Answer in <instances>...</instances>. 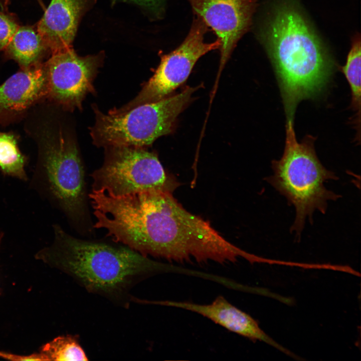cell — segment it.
<instances>
[{
	"mask_svg": "<svg viewBox=\"0 0 361 361\" xmlns=\"http://www.w3.org/2000/svg\"><path fill=\"white\" fill-rule=\"evenodd\" d=\"M62 108L48 102L29 112L27 132L38 150L37 174L49 198L80 235L91 236L86 171L74 127Z\"/></svg>",
	"mask_w": 361,
	"mask_h": 361,
	"instance_id": "obj_1",
	"label": "cell"
},
{
	"mask_svg": "<svg viewBox=\"0 0 361 361\" xmlns=\"http://www.w3.org/2000/svg\"><path fill=\"white\" fill-rule=\"evenodd\" d=\"M54 241L39 257L70 276L88 292L128 308L132 289L165 266L121 243L84 239L53 225Z\"/></svg>",
	"mask_w": 361,
	"mask_h": 361,
	"instance_id": "obj_2",
	"label": "cell"
},
{
	"mask_svg": "<svg viewBox=\"0 0 361 361\" xmlns=\"http://www.w3.org/2000/svg\"><path fill=\"white\" fill-rule=\"evenodd\" d=\"M262 37L275 70L286 121H294L298 103L316 98L324 90L334 62L292 2L277 5Z\"/></svg>",
	"mask_w": 361,
	"mask_h": 361,
	"instance_id": "obj_3",
	"label": "cell"
},
{
	"mask_svg": "<svg viewBox=\"0 0 361 361\" xmlns=\"http://www.w3.org/2000/svg\"><path fill=\"white\" fill-rule=\"evenodd\" d=\"M285 128L283 153L280 159L272 161L273 174L266 180L294 207L295 218L290 230L300 237L306 220L312 221L315 211L325 214L328 201L340 198L324 186L326 182L338 178L319 160L314 148L315 137L307 135L298 141L291 120L286 121Z\"/></svg>",
	"mask_w": 361,
	"mask_h": 361,
	"instance_id": "obj_4",
	"label": "cell"
},
{
	"mask_svg": "<svg viewBox=\"0 0 361 361\" xmlns=\"http://www.w3.org/2000/svg\"><path fill=\"white\" fill-rule=\"evenodd\" d=\"M196 90L188 87L174 96L117 114L104 113L93 104L95 122L90 128L93 143L103 148H146L159 137L172 132L178 115L190 102Z\"/></svg>",
	"mask_w": 361,
	"mask_h": 361,
	"instance_id": "obj_5",
	"label": "cell"
},
{
	"mask_svg": "<svg viewBox=\"0 0 361 361\" xmlns=\"http://www.w3.org/2000/svg\"><path fill=\"white\" fill-rule=\"evenodd\" d=\"M104 148L103 162L91 175L92 190L122 196L152 191L171 193L176 187L156 153L141 147Z\"/></svg>",
	"mask_w": 361,
	"mask_h": 361,
	"instance_id": "obj_6",
	"label": "cell"
},
{
	"mask_svg": "<svg viewBox=\"0 0 361 361\" xmlns=\"http://www.w3.org/2000/svg\"><path fill=\"white\" fill-rule=\"evenodd\" d=\"M208 26L199 17L194 18L190 31L183 42L174 50L161 57L153 75L138 94L128 103L109 111L110 114L126 112L142 104L159 101L167 97L188 78L197 61L210 51L219 49L217 39L206 43Z\"/></svg>",
	"mask_w": 361,
	"mask_h": 361,
	"instance_id": "obj_7",
	"label": "cell"
},
{
	"mask_svg": "<svg viewBox=\"0 0 361 361\" xmlns=\"http://www.w3.org/2000/svg\"><path fill=\"white\" fill-rule=\"evenodd\" d=\"M104 53L80 56L72 48L51 55L44 63L46 100L69 112L82 109V102L95 93L93 82L102 66Z\"/></svg>",
	"mask_w": 361,
	"mask_h": 361,
	"instance_id": "obj_8",
	"label": "cell"
},
{
	"mask_svg": "<svg viewBox=\"0 0 361 361\" xmlns=\"http://www.w3.org/2000/svg\"><path fill=\"white\" fill-rule=\"evenodd\" d=\"M194 12L221 42L222 68L242 37L252 25L257 0H187Z\"/></svg>",
	"mask_w": 361,
	"mask_h": 361,
	"instance_id": "obj_9",
	"label": "cell"
},
{
	"mask_svg": "<svg viewBox=\"0 0 361 361\" xmlns=\"http://www.w3.org/2000/svg\"><path fill=\"white\" fill-rule=\"evenodd\" d=\"M44 64L22 68L0 85V125H7L26 116L47 96Z\"/></svg>",
	"mask_w": 361,
	"mask_h": 361,
	"instance_id": "obj_10",
	"label": "cell"
},
{
	"mask_svg": "<svg viewBox=\"0 0 361 361\" xmlns=\"http://www.w3.org/2000/svg\"><path fill=\"white\" fill-rule=\"evenodd\" d=\"M145 303L178 307L195 312L231 331L254 341H262L293 358L298 357L267 335L251 316L231 304L222 296L217 297L209 304L173 301L146 300Z\"/></svg>",
	"mask_w": 361,
	"mask_h": 361,
	"instance_id": "obj_11",
	"label": "cell"
},
{
	"mask_svg": "<svg viewBox=\"0 0 361 361\" xmlns=\"http://www.w3.org/2000/svg\"><path fill=\"white\" fill-rule=\"evenodd\" d=\"M96 1H51L37 28L51 55L72 48L81 18Z\"/></svg>",
	"mask_w": 361,
	"mask_h": 361,
	"instance_id": "obj_12",
	"label": "cell"
},
{
	"mask_svg": "<svg viewBox=\"0 0 361 361\" xmlns=\"http://www.w3.org/2000/svg\"><path fill=\"white\" fill-rule=\"evenodd\" d=\"M5 50L9 57L24 68L40 63L46 48L37 30L19 27Z\"/></svg>",
	"mask_w": 361,
	"mask_h": 361,
	"instance_id": "obj_13",
	"label": "cell"
},
{
	"mask_svg": "<svg viewBox=\"0 0 361 361\" xmlns=\"http://www.w3.org/2000/svg\"><path fill=\"white\" fill-rule=\"evenodd\" d=\"M360 36L357 34L352 40L346 63L339 69L344 74L351 90L350 107L356 113L353 122L357 130V141L360 140Z\"/></svg>",
	"mask_w": 361,
	"mask_h": 361,
	"instance_id": "obj_14",
	"label": "cell"
},
{
	"mask_svg": "<svg viewBox=\"0 0 361 361\" xmlns=\"http://www.w3.org/2000/svg\"><path fill=\"white\" fill-rule=\"evenodd\" d=\"M28 158L20 150L18 137L13 132H0V171L5 176L26 181Z\"/></svg>",
	"mask_w": 361,
	"mask_h": 361,
	"instance_id": "obj_15",
	"label": "cell"
},
{
	"mask_svg": "<svg viewBox=\"0 0 361 361\" xmlns=\"http://www.w3.org/2000/svg\"><path fill=\"white\" fill-rule=\"evenodd\" d=\"M40 352L47 360H88L76 335L58 336L44 345Z\"/></svg>",
	"mask_w": 361,
	"mask_h": 361,
	"instance_id": "obj_16",
	"label": "cell"
},
{
	"mask_svg": "<svg viewBox=\"0 0 361 361\" xmlns=\"http://www.w3.org/2000/svg\"><path fill=\"white\" fill-rule=\"evenodd\" d=\"M19 27L15 21L0 11V50L6 49Z\"/></svg>",
	"mask_w": 361,
	"mask_h": 361,
	"instance_id": "obj_17",
	"label": "cell"
},
{
	"mask_svg": "<svg viewBox=\"0 0 361 361\" xmlns=\"http://www.w3.org/2000/svg\"><path fill=\"white\" fill-rule=\"evenodd\" d=\"M0 357L11 360H47L41 353H35L29 355H18L0 351Z\"/></svg>",
	"mask_w": 361,
	"mask_h": 361,
	"instance_id": "obj_18",
	"label": "cell"
},
{
	"mask_svg": "<svg viewBox=\"0 0 361 361\" xmlns=\"http://www.w3.org/2000/svg\"><path fill=\"white\" fill-rule=\"evenodd\" d=\"M145 8L156 9L161 5L163 0H129Z\"/></svg>",
	"mask_w": 361,
	"mask_h": 361,
	"instance_id": "obj_19",
	"label": "cell"
},
{
	"mask_svg": "<svg viewBox=\"0 0 361 361\" xmlns=\"http://www.w3.org/2000/svg\"><path fill=\"white\" fill-rule=\"evenodd\" d=\"M2 237H3V234L0 233V243L1 242V239L2 238Z\"/></svg>",
	"mask_w": 361,
	"mask_h": 361,
	"instance_id": "obj_20",
	"label": "cell"
}]
</instances>
